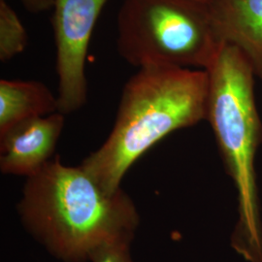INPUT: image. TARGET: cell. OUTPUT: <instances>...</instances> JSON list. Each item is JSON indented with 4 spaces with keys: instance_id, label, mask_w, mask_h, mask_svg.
Masks as SVG:
<instances>
[{
    "instance_id": "1",
    "label": "cell",
    "mask_w": 262,
    "mask_h": 262,
    "mask_svg": "<svg viewBox=\"0 0 262 262\" xmlns=\"http://www.w3.org/2000/svg\"><path fill=\"white\" fill-rule=\"evenodd\" d=\"M17 211L25 228L56 258L88 262L107 244L133 241L140 217L122 189L104 190L81 165L54 157L27 179Z\"/></svg>"
},
{
    "instance_id": "2",
    "label": "cell",
    "mask_w": 262,
    "mask_h": 262,
    "mask_svg": "<svg viewBox=\"0 0 262 262\" xmlns=\"http://www.w3.org/2000/svg\"><path fill=\"white\" fill-rule=\"evenodd\" d=\"M206 70L142 67L124 84L112 131L80 164L114 194L128 169L175 131L206 120Z\"/></svg>"
},
{
    "instance_id": "3",
    "label": "cell",
    "mask_w": 262,
    "mask_h": 262,
    "mask_svg": "<svg viewBox=\"0 0 262 262\" xmlns=\"http://www.w3.org/2000/svg\"><path fill=\"white\" fill-rule=\"evenodd\" d=\"M208 74L206 121L237 192L238 219L231 242L250 262H262V221L256 152L262 143V122L255 94V73L243 53L223 43Z\"/></svg>"
},
{
    "instance_id": "4",
    "label": "cell",
    "mask_w": 262,
    "mask_h": 262,
    "mask_svg": "<svg viewBox=\"0 0 262 262\" xmlns=\"http://www.w3.org/2000/svg\"><path fill=\"white\" fill-rule=\"evenodd\" d=\"M222 45L205 7L186 0L122 2L117 48L131 66L206 70Z\"/></svg>"
},
{
    "instance_id": "5",
    "label": "cell",
    "mask_w": 262,
    "mask_h": 262,
    "mask_svg": "<svg viewBox=\"0 0 262 262\" xmlns=\"http://www.w3.org/2000/svg\"><path fill=\"white\" fill-rule=\"evenodd\" d=\"M108 0H54L58 112L68 115L88 100L85 60L95 25Z\"/></svg>"
},
{
    "instance_id": "6",
    "label": "cell",
    "mask_w": 262,
    "mask_h": 262,
    "mask_svg": "<svg viewBox=\"0 0 262 262\" xmlns=\"http://www.w3.org/2000/svg\"><path fill=\"white\" fill-rule=\"evenodd\" d=\"M66 115L56 112L19 123L0 135L3 174L32 177L54 159Z\"/></svg>"
},
{
    "instance_id": "7",
    "label": "cell",
    "mask_w": 262,
    "mask_h": 262,
    "mask_svg": "<svg viewBox=\"0 0 262 262\" xmlns=\"http://www.w3.org/2000/svg\"><path fill=\"white\" fill-rule=\"evenodd\" d=\"M209 11L220 40L238 48L262 80V0H215Z\"/></svg>"
},
{
    "instance_id": "8",
    "label": "cell",
    "mask_w": 262,
    "mask_h": 262,
    "mask_svg": "<svg viewBox=\"0 0 262 262\" xmlns=\"http://www.w3.org/2000/svg\"><path fill=\"white\" fill-rule=\"evenodd\" d=\"M58 112L57 95L38 81H0V135L29 120Z\"/></svg>"
},
{
    "instance_id": "9",
    "label": "cell",
    "mask_w": 262,
    "mask_h": 262,
    "mask_svg": "<svg viewBox=\"0 0 262 262\" xmlns=\"http://www.w3.org/2000/svg\"><path fill=\"white\" fill-rule=\"evenodd\" d=\"M28 31L7 0H0V61L8 62L28 46Z\"/></svg>"
},
{
    "instance_id": "10",
    "label": "cell",
    "mask_w": 262,
    "mask_h": 262,
    "mask_svg": "<svg viewBox=\"0 0 262 262\" xmlns=\"http://www.w3.org/2000/svg\"><path fill=\"white\" fill-rule=\"evenodd\" d=\"M131 240H121L107 244L98 249L91 257V262H133Z\"/></svg>"
},
{
    "instance_id": "11",
    "label": "cell",
    "mask_w": 262,
    "mask_h": 262,
    "mask_svg": "<svg viewBox=\"0 0 262 262\" xmlns=\"http://www.w3.org/2000/svg\"><path fill=\"white\" fill-rule=\"evenodd\" d=\"M24 7L32 14H40L53 9L54 0H19Z\"/></svg>"
},
{
    "instance_id": "12",
    "label": "cell",
    "mask_w": 262,
    "mask_h": 262,
    "mask_svg": "<svg viewBox=\"0 0 262 262\" xmlns=\"http://www.w3.org/2000/svg\"><path fill=\"white\" fill-rule=\"evenodd\" d=\"M186 1L209 9V7L215 2V0H186Z\"/></svg>"
}]
</instances>
